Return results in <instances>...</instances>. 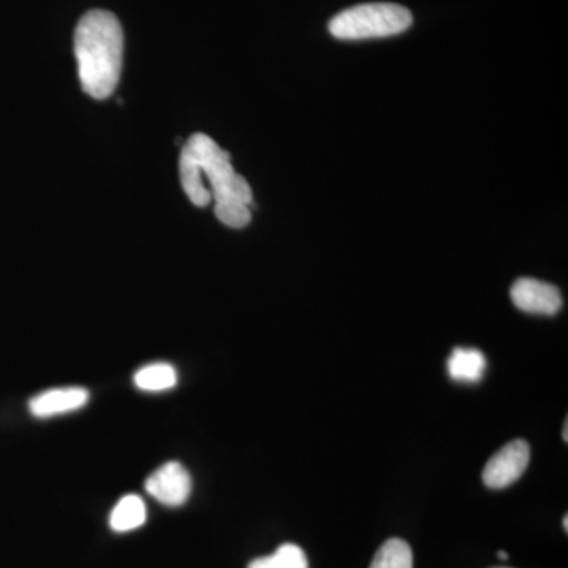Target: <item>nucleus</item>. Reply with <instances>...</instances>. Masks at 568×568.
Returning <instances> with one entry per match:
<instances>
[{
  "instance_id": "nucleus-7",
  "label": "nucleus",
  "mask_w": 568,
  "mask_h": 568,
  "mask_svg": "<svg viewBox=\"0 0 568 568\" xmlns=\"http://www.w3.org/2000/svg\"><path fill=\"white\" fill-rule=\"evenodd\" d=\"M89 392L82 387H61L41 392L29 402L32 416L39 418L61 416L73 413L88 405Z\"/></svg>"
},
{
  "instance_id": "nucleus-6",
  "label": "nucleus",
  "mask_w": 568,
  "mask_h": 568,
  "mask_svg": "<svg viewBox=\"0 0 568 568\" xmlns=\"http://www.w3.org/2000/svg\"><path fill=\"white\" fill-rule=\"evenodd\" d=\"M511 302L521 312L552 316L562 308V295L555 284L536 278H519L510 290Z\"/></svg>"
},
{
  "instance_id": "nucleus-12",
  "label": "nucleus",
  "mask_w": 568,
  "mask_h": 568,
  "mask_svg": "<svg viewBox=\"0 0 568 568\" xmlns=\"http://www.w3.org/2000/svg\"><path fill=\"white\" fill-rule=\"evenodd\" d=\"M248 568H308V559L297 545L284 544L274 555L254 559Z\"/></svg>"
},
{
  "instance_id": "nucleus-3",
  "label": "nucleus",
  "mask_w": 568,
  "mask_h": 568,
  "mask_svg": "<svg viewBox=\"0 0 568 568\" xmlns=\"http://www.w3.org/2000/svg\"><path fill=\"white\" fill-rule=\"evenodd\" d=\"M413 26V14L398 3L375 2L343 10L328 22L338 40H369L398 36Z\"/></svg>"
},
{
  "instance_id": "nucleus-10",
  "label": "nucleus",
  "mask_w": 568,
  "mask_h": 568,
  "mask_svg": "<svg viewBox=\"0 0 568 568\" xmlns=\"http://www.w3.org/2000/svg\"><path fill=\"white\" fill-rule=\"evenodd\" d=\"M134 386L144 392L170 390L178 384V372L170 364H151L142 366L134 373Z\"/></svg>"
},
{
  "instance_id": "nucleus-1",
  "label": "nucleus",
  "mask_w": 568,
  "mask_h": 568,
  "mask_svg": "<svg viewBox=\"0 0 568 568\" xmlns=\"http://www.w3.org/2000/svg\"><path fill=\"white\" fill-rule=\"evenodd\" d=\"M179 170L183 190L194 205L205 207L213 200L216 219L230 227L252 222V186L235 173L230 153L211 136L196 133L185 142Z\"/></svg>"
},
{
  "instance_id": "nucleus-15",
  "label": "nucleus",
  "mask_w": 568,
  "mask_h": 568,
  "mask_svg": "<svg viewBox=\"0 0 568 568\" xmlns=\"http://www.w3.org/2000/svg\"><path fill=\"white\" fill-rule=\"evenodd\" d=\"M564 529H566V532L568 530V517L566 515V517H564Z\"/></svg>"
},
{
  "instance_id": "nucleus-16",
  "label": "nucleus",
  "mask_w": 568,
  "mask_h": 568,
  "mask_svg": "<svg viewBox=\"0 0 568 568\" xmlns=\"http://www.w3.org/2000/svg\"><path fill=\"white\" fill-rule=\"evenodd\" d=\"M493 568H507V567H493Z\"/></svg>"
},
{
  "instance_id": "nucleus-9",
  "label": "nucleus",
  "mask_w": 568,
  "mask_h": 568,
  "mask_svg": "<svg viewBox=\"0 0 568 568\" xmlns=\"http://www.w3.org/2000/svg\"><path fill=\"white\" fill-rule=\"evenodd\" d=\"M148 518L144 500L138 495L123 496L112 508L110 526L115 532H129L141 528Z\"/></svg>"
},
{
  "instance_id": "nucleus-8",
  "label": "nucleus",
  "mask_w": 568,
  "mask_h": 568,
  "mask_svg": "<svg viewBox=\"0 0 568 568\" xmlns=\"http://www.w3.org/2000/svg\"><path fill=\"white\" fill-rule=\"evenodd\" d=\"M447 369L457 383H478L487 372V357L473 347H457L448 357Z\"/></svg>"
},
{
  "instance_id": "nucleus-11",
  "label": "nucleus",
  "mask_w": 568,
  "mask_h": 568,
  "mask_svg": "<svg viewBox=\"0 0 568 568\" xmlns=\"http://www.w3.org/2000/svg\"><path fill=\"white\" fill-rule=\"evenodd\" d=\"M413 549L402 538H390L377 549L369 568H413Z\"/></svg>"
},
{
  "instance_id": "nucleus-14",
  "label": "nucleus",
  "mask_w": 568,
  "mask_h": 568,
  "mask_svg": "<svg viewBox=\"0 0 568 568\" xmlns=\"http://www.w3.org/2000/svg\"><path fill=\"white\" fill-rule=\"evenodd\" d=\"M567 429H568V420L566 418V424H564V440H566V443L568 440Z\"/></svg>"
},
{
  "instance_id": "nucleus-13",
  "label": "nucleus",
  "mask_w": 568,
  "mask_h": 568,
  "mask_svg": "<svg viewBox=\"0 0 568 568\" xmlns=\"http://www.w3.org/2000/svg\"><path fill=\"white\" fill-rule=\"evenodd\" d=\"M497 558H499L500 560H507L508 555L506 551H497Z\"/></svg>"
},
{
  "instance_id": "nucleus-2",
  "label": "nucleus",
  "mask_w": 568,
  "mask_h": 568,
  "mask_svg": "<svg viewBox=\"0 0 568 568\" xmlns=\"http://www.w3.org/2000/svg\"><path fill=\"white\" fill-rule=\"evenodd\" d=\"M74 54L82 89L92 99L112 95L121 80L123 31L118 18L106 10H91L74 31Z\"/></svg>"
},
{
  "instance_id": "nucleus-4",
  "label": "nucleus",
  "mask_w": 568,
  "mask_h": 568,
  "mask_svg": "<svg viewBox=\"0 0 568 568\" xmlns=\"http://www.w3.org/2000/svg\"><path fill=\"white\" fill-rule=\"evenodd\" d=\"M529 459V444L523 439L511 440L496 452L485 466L484 474H481L484 484L493 489L510 487L526 473Z\"/></svg>"
},
{
  "instance_id": "nucleus-5",
  "label": "nucleus",
  "mask_w": 568,
  "mask_h": 568,
  "mask_svg": "<svg viewBox=\"0 0 568 568\" xmlns=\"http://www.w3.org/2000/svg\"><path fill=\"white\" fill-rule=\"evenodd\" d=\"M193 481L189 470L178 462L160 466L145 480V491L168 507H179L192 495Z\"/></svg>"
}]
</instances>
